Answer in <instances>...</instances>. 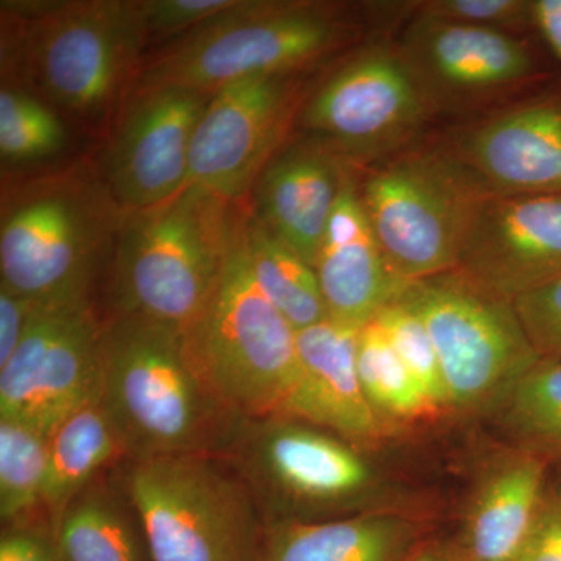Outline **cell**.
I'll list each match as a JSON object with an SVG mask.
<instances>
[{"label":"cell","mask_w":561,"mask_h":561,"mask_svg":"<svg viewBox=\"0 0 561 561\" xmlns=\"http://www.w3.org/2000/svg\"><path fill=\"white\" fill-rule=\"evenodd\" d=\"M551 463L511 448L496 454L472 490L459 548L470 561H518L548 493Z\"/></svg>","instance_id":"cell-21"},{"label":"cell","mask_w":561,"mask_h":561,"mask_svg":"<svg viewBox=\"0 0 561 561\" xmlns=\"http://www.w3.org/2000/svg\"><path fill=\"white\" fill-rule=\"evenodd\" d=\"M411 14L516 36L534 33L531 0H427L411 3Z\"/></svg>","instance_id":"cell-31"},{"label":"cell","mask_w":561,"mask_h":561,"mask_svg":"<svg viewBox=\"0 0 561 561\" xmlns=\"http://www.w3.org/2000/svg\"><path fill=\"white\" fill-rule=\"evenodd\" d=\"M420 511H375L267 526L262 561H404L423 542Z\"/></svg>","instance_id":"cell-22"},{"label":"cell","mask_w":561,"mask_h":561,"mask_svg":"<svg viewBox=\"0 0 561 561\" xmlns=\"http://www.w3.org/2000/svg\"><path fill=\"white\" fill-rule=\"evenodd\" d=\"M389 339L398 356L420 383L438 412L449 413L448 393L443 381L437 351L423 321L411 309L394 300L373 319Z\"/></svg>","instance_id":"cell-30"},{"label":"cell","mask_w":561,"mask_h":561,"mask_svg":"<svg viewBox=\"0 0 561 561\" xmlns=\"http://www.w3.org/2000/svg\"><path fill=\"white\" fill-rule=\"evenodd\" d=\"M0 561H65L54 529L24 523L7 527L0 538Z\"/></svg>","instance_id":"cell-34"},{"label":"cell","mask_w":561,"mask_h":561,"mask_svg":"<svg viewBox=\"0 0 561 561\" xmlns=\"http://www.w3.org/2000/svg\"><path fill=\"white\" fill-rule=\"evenodd\" d=\"M302 87L301 76L251 77L214 92L192 138L186 186L243 197L286 144Z\"/></svg>","instance_id":"cell-14"},{"label":"cell","mask_w":561,"mask_h":561,"mask_svg":"<svg viewBox=\"0 0 561 561\" xmlns=\"http://www.w3.org/2000/svg\"><path fill=\"white\" fill-rule=\"evenodd\" d=\"M356 364L365 397L391 430L442 415L373 320L357 334Z\"/></svg>","instance_id":"cell-27"},{"label":"cell","mask_w":561,"mask_h":561,"mask_svg":"<svg viewBox=\"0 0 561 561\" xmlns=\"http://www.w3.org/2000/svg\"><path fill=\"white\" fill-rule=\"evenodd\" d=\"M232 203L201 186L128 214L111 265L113 316H139L187 332L219 286L230 253Z\"/></svg>","instance_id":"cell-5"},{"label":"cell","mask_w":561,"mask_h":561,"mask_svg":"<svg viewBox=\"0 0 561 561\" xmlns=\"http://www.w3.org/2000/svg\"><path fill=\"white\" fill-rule=\"evenodd\" d=\"M362 202L391 271L411 284L456 268L490 191L448 144H416L367 169Z\"/></svg>","instance_id":"cell-9"},{"label":"cell","mask_w":561,"mask_h":561,"mask_svg":"<svg viewBox=\"0 0 561 561\" xmlns=\"http://www.w3.org/2000/svg\"><path fill=\"white\" fill-rule=\"evenodd\" d=\"M121 470L151 561H262L267 523L219 454L127 460Z\"/></svg>","instance_id":"cell-7"},{"label":"cell","mask_w":561,"mask_h":561,"mask_svg":"<svg viewBox=\"0 0 561 561\" xmlns=\"http://www.w3.org/2000/svg\"><path fill=\"white\" fill-rule=\"evenodd\" d=\"M122 459H127V454L101 401L84 405L62 421L50 435L49 471L43 496L51 529L69 502Z\"/></svg>","instance_id":"cell-24"},{"label":"cell","mask_w":561,"mask_h":561,"mask_svg":"<svg viewBox=\"0 0 561 561\" xmlns=\"http://www.w3.org/2000/svg\"><path fill=\"white\" fill-rule=\"evenodd\" d=\"M241 214L219 286L186 335L217 400L241 419L283 415L300 375L298 332L262 295L243 249Z\"/></svg>","instance_id":"cell-8"},{"label":"cell","mask_w":561,"mask_h":561,"mask_svg":"<svg viewBox=\"0 0 561 561\" xmlns=\"http://www.w3.org/2000/svg\"><path fill=\"white\" fill-rule=\"evenodd\" d=\"M515 308L538 356L561 360V278L516 298Z\"/></svg>","instance_id":"cell-33"},{"label":"cell","mask_w":561,"mask_h":561,"mask_svg":"<svg viewBox=\"0 0 561 561\" xmlns=\"http://www.w3.org/2000/svg\"><path fill=\"white\" fill-rule=\"evenodd\" d=\"M241 228L254 283L291 327L298 332L330 319L312 265L276 238L253 210H242Z\"/></svg>","instance_id":"cell-25"},{"label":"cell","mask_w":561,"mask_h":561,"mask_svg":"<svg viewBox=\"0 0 561 561\" xmlns=\"http://www.w3.org/2000/svg\"><path fill=\"white\" fill-rule=\"evenodd\" d=\"M239 0H136L147 46L172 43L232 9Z\"/></svg>","instance_id":"cell-32"},{"label":"cell","mask_w":561,"mask_h":561,"mask_svg":"<svg viewBox=\"0 0 561 561\" xmlns=\"http://www.w3.org/2000/svg\"><path fill=\"white\" fill-rule=\"evenodd\" d=\"M357 328L331 319L298 331L300 375L283 416L368 448L390 432L365 397L357 373Z\"/></svg>","instance_id":"cell-19"},{"label":"cell","mask_w":561,"mask_h":561,"mask_svg":"<svg viewBox=\"0 0 561 561\" xmlns=\"http://www.w3.org/2000/svg\"><path fill=\"white\" fill-rule=\"evenodd\" d=\"M103 330L94 301L38 306L0 367V419L51 435L72 413L101 401Z\"/></svg>","instance_id":"cell-13"},{"label":"cell","mask_w":561,"mask_h":561,"mask_svg":"<svg viewBox=\"0 0 561 561\" xmlns=\"http://www.w3.org/2000/svg\"><path fill=\"white\" fill-rule=\"evenodd\" d=\"M454 271L511 301L561 278V195L489 192Z\"/></svg>","instance_id":"cell-16"},{"label":"cell","mask_w":561,"mask_h":561,"mask_svg":"<svg viewBox=\"0 0 561 561\" xmlns=\"http://www.w3.org/2000/svg\"><path fill=\"white\" fill-rule=\"evenodd\" d=\"M38 306L0 284V367L21 345Z\"/></svg>","instance_id":"cell-35"},{"label":"cell","mask_w":561,"mask_h":561,"mask_svg":"<svg viewBox=\"0 0 561 561\" xmlns=\"http://www.w3.org/2000/svg\"><path fill=\"white\" fill-rule=\"evenodd\" d=\"M491 416L511 446L561 465V360L540 359Z\"/></svg>","instance_id":"cell-26"},{"label":"cell","mask_w":561,"mask_h":561,"mask_svg":"<svg viewBox=\"0 0 561 561\" xmlns=\"http://www.w3.org/2000/svg\"><path fill=\"white\" fill-rule=\"evenodd\" d=\"M50 435L0 419V518L3 526L31 523L43 507L49 471Z\"/></svg>","instance_id":"cell-28"},{"label":"cell","mask_w":561,"mask_h":561,"mask_svg":"<svg viewBox=\"0 0 561 561\" xmlns=\"http://www.w3.org/2000/svg\"><path fill=\"white\" fill-rule=\"evenodd\" d=\"M343 3L239 0L232 9L144 58L135 92H214L251 77L302 76L359 38Z\"/></svg>","instance_id":"cell-3"},{"label":"cell","mask_w":561,"mask_h":561,"mask_svg":"<svg viewBox=\"0 0 561 561\" xmlns=\"http://www.w3.org/2000/svg\"><path fill=\"white\" fill-rule=\"evenodd\" d=\"M350 169L316 140H291L257 176L251 210L313 267Z\"/></svg>","instance_id":"cell-20"},{"label":"cell","mask_w":561,"mask_h":561,"mask_svg":"<svg viewBox=\"0 0 561 561\" xmlns=\"http://www.w3.org/2000/svg\"><path fill=\"white\" fill-rule=\"evenodd\" d=\"M534 33L561 61V0H531Z\"/></svg>","instance_id":"cell-36"},{"label":"cell","mask_w":561,"mask_h":561,"mask_svg":"<svg viewBox=\"0 0 561 561\" xmlns=\"http://www.w3.org/2000/svg\"><path fill=\"white\" fill-rule=\"evenodd\" d=\"M432 117L397 43L376 39L306 95L297 121L306 138L368 169L420 144Z\"/></svg>","instance_id":"cell-11"},{"label":"cell","mask_w":561,"mask_h":561,"mask_svg":"<svg viewBox=\"0 0 561 561\" xmlns=\"http://www.w3.org/2000/svg\"><path fill=\"white\" fill-rule=\"evenodd\" d=\"M65 561H151L121 474L102 476L69 502L54 527Z\"/></svg>","instance_id":"cell-23"},{"label":"cell","mask_w":561,"mask_h":561,"mask_svg":"<svg viewBox=\"0 0 561 561\" xmlns=\"http://www.w3.org/2000/svg\"><path fill=\"white\" fill-rule=\"evenodd\" d=\"M313 271L330 319L357 330L408 287L383 256L353 168L343 180Z\"/></svg>","instance_id":"cell-18"},{"label":"cell","mask_w":561,"mask_h":561,"mask_svg":"<svg viewBox=\"0 0 561 561\" xmlns=\"http://www.w3.org/2000/svg\"><path fill=\"white\" fill-rule=\"evenodd\" d=\"M146 47L136 0L2 2V68L92 128L122 113Z\"/></svg>","instance_id":"cell-1"},{"label":"cell","mask_w":561,"mask_h":561,"mask_svg":"<svg viewBox=\"0 0 561 561\" xmlns=\"http://www.w3.org/2000/svg\"><path fill=\"white\" fill-rule=\"evenodd\" d=\"M397 301L430 332L454 415H493L541 359L515 301L457 271L408 284Z\"/></svg>","instance_id":"cell-10"},{"label":"cell","mask_w":561,"mask_h":561,"mask_svg":"<svg viewBox=\"0 0 561 561\" xmlns=\"http://www.w3.org/2000/svg\"><path fill=\"white\" fill-rule=\"evenodd\" d=\"M101 402L127 460L220 454L243 420L202 378L184 332L139 316L105 321Z\"/></svg>","instance_id":"cell-2"},{"label":"cell","mask_w":561,"mask_h":561,"mask_svg":"<svg viewBox=\"0 0 561 561\" xmlns=\"http://www.w3.org/2000/svg\"><path fill=\"white\" fill-rule=\"evenodd\" d=\"M518 561H561V557L540 542L530 540Z\"/></svg>","instance_id":"cell-39"},{"label":"cell","mask_w":561,"mask_h":561,"mask_svg":"<svg viewBox=\"0 0 561 561\" xmlns=\"http://www.w3.org/2000/svg\"><path fill=\"white\" fill-rule=\"evenodd\" d=\"M404 561H470L459 545L449 546L442 542H421Z\"/></svg>","instance_id":"cell-38"},{"label":"cell","mask_w":561,"mask_h":561,"mask_svg":"<svg viewBox=\"0 0 561 561\" xmlns=\"http://www.w3.org/2000/svg\"><path fill=\"white\" fill-rule=\"evenodd\" d=\"M68 144L58 114L20 88L0 91V157L3 164L20 165L47 160Z\"/></svg>","instance_id":"cell-29"},{"label":"cell","mask_w":561,"mask_h":561,"mask_svg":"<svg viewBox=\"0 0 561 561\" xmlns=\"http://www.w3.org/2000/svg\"><path fill=\"white\" fill-rule=\"evenodd\" d=\"M219 456L250 486L267 526L419 511L367 448L291 416L243 419Z\"/></svg>","instance_id":"cell-4"},{"label":"cell","mask_w":561,"mask_h":561,"mask_svg":"<svg viewBox=\"0 0 561 561\" xmlns=\"http://www.w3.org/2000/svg\"><path fill=\"white\" fill-rule=\"evenodd\" d=\"M432 116H481L548 79L527 36L409 16L394 41Z\"/></svg>","instance_id":"cell-12"},{"label":"cell","mask_w":561,"mask_h":561,"mask_svg":"<svg viewBox=\"0 0 561 561\" xmlns=\"http://www.w3.org/2000/svg\"><path fill=\"white\" fill-rule=\"evenodd\" d=\"M448 146L490 191L561 195V81L471 117Z\"/></svg>","instance_id":"cell-17"},{"label":"cell","mask_w":561,"mask_h":561,"mask_svg":"<svg viewBox=\"0 0 561 561\" xmlns=\"http://www.w3.org/2000/svg\"><path fill=\"white\" fill-rule=\"evenodd\" d=\"M530 540L540 542L561 557V501L549 490V485Z\"/></svg>","instance_id":"cell-37"},{"label":"cell","mask_w":561,"mask_h":561,"mask_svg":"<svg viewBox=\"0 0 561 561\" xmlns=\"http://www.w3.org/2000/svg\"><path fill=\"white\" fill-rule=\"evenodd\" d=\"M549 490L556 494L561 501V465L551 467V474H549Z\"/></svg>","instance_id":"cell-40"},{"label":"cell","mask_w":561,"mask_h":561,"mask_svg":"<svg viewBox=\"0 0 561 561\" xmlns=\"http://www.w3.org/2000/svg\"><path fill=\"white\" fill-rule=\"evenodd\" d=\"M125 214L102 184L57 175L3 190L0 275L36 306L94 301L102 262Z\"/></svg>","instance_id":"cell-6"},{"label":"cell","mask_w":561,"mask_h":561,"mask_svg":"<svg viewBox=\"0 0 561 561\" xmlns=\"http://www.w3.org/2000/svg\"><path fill=\"white\" fill-rule=\"evenodd\" d=\"M210 95L161 88L133 95L122 110L101 184L125 216L162 205L186 187L192 138Z\"/></svg>","instance_id":"cell-15"}]
</instances>
